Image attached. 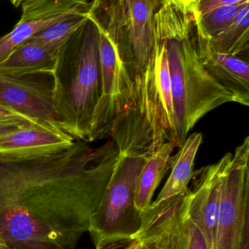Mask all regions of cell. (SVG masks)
Returning <instances> with one entry per match:
<instances>
[{
	"label": "cell",
	"mask_w": 249,
	"mask_h": 249,
	"mask_svg": "<svg viewBox=\"0 0 249 249\" xmlns=\"http://www.w3.org/2000/svg\"><path fill=\"white\" fill-rule=\"evenodd\" d=\"M119 152L75 140L0 152V235L13 249H75L103 198Z\"/></svg>",
	"instance_id": "1"
},
{
	"label": "cell",
	"mask_w": 249,
	"mask_h": 249,
	"mask_svg": "<svg viewBox=\"0 0 249 249\" xmlns=\"http://www.w3.org/2000/svg\"><path fill=\"white\" fill-rule=\"evenodd\" d=\"M153 31L165 41L168 51L176 139L181 147L202 118L233 102V97L200 62L197 49L200 35L193 13L165 0L155 15Z\"/></svg>",
	"instance_id": "2"
},
{
	"label": "cell",
	"mask_w": 249,
	"mask_h": 249,
	"mask_svg": "<svg viewBox=\"0 0 249 249\" xmlns=\"http://www.w3.org/2000/svg\"><path fill=\"white\" fill-rule=\"evenodd\" d=\"M77 35L68 68L57 67L54 85L68 133L76 140L92 142V121L102 94L97 28L89 19Z\"/></svg>",
	"instance_id": "3"
},
{
	"label": "cell",
	"mask_w": 249,
	"mask_h": 249,
	"mask_svg": "<svg viewBox=\"0 0 249 249\" xmlns=\"http://www.w3.org/2000/svg\"><path fill=\"white\" fill-rule=\"evenodd\" d=\"M92 21L97 28L102 94L92 121V139L109 136L114 119L131 103L133 83L124 62L125 29L118 6L98 11Z\"/></svg>",
	"instance_id": "4"
},
{
	"label": "cell",
	"mask_w": 249,
	"mask_h": 249,
	"mask_svg": "<svg viewBox=\"0 0 249 249\" xmlns=\"http://www.w3.org/2000/svg\"><path fill=\"white\" fill-rule=\"evenodd\" d=\"M146 158L118 155L89 233L95 249L124 248L134 242L142 212L134 204L137 178Z\"/></svg>",
	"instance_id": "5"
},
{
	"label": "cell",
	"mask_w": 249,
	"mask_h": 249,
	"mask_svg": "<svg viewBox=\"0 0 249 249\" xmlns=\"http://www.w3.org/2000/svg\"><path fill=\"white\" fill-rule=\"evenodd\" d=\"M109 136L119 155L146 159L165 142H177L156 96L152 63L133 83L131 103L114 119Z\"/></svg>",
	"instance_id": "6"
},
{
	"label": "cell",
	"mask_w": 249,
	"mask_h": 249,
	"mask_svg": "<svg viewBox=\"0 0 249 249\" xmlns=\"http://www.w3.org/2000/svg\"><path fill=\"white\" fill-rule=\"evenodd\" d=\"M45 75L48 74L0 73V106L30 118L41 127L70 135L58 108L54 75L48 80L52 75L42 78Z\"/></svg>",
	"instance_id": "7"
},
{
	"label": "cell",
	"mask_w": 249,
	"mask_h": 249,
	"mask_svg": "<svg viewBox=\"0 0 249 249\" xmlns=\"http://www.w3.org/2000/svg\"><path fill=\"white\" fill-rule=\"evenodd\" d=\"M249 219V136L235 149L222 179L217 249H238Z\"/></svg>",
	"instance_id": "8"
},
{
	"label": "cell",
	"mask_w": 249,
	"mask_h": 249,
	"mask_svg": "<svg viewBox=\"0 0 249 249\" xmlns=\"http://www.w3.org/2000/svg\"><path fill=\"white\" fill-rule=\"evenodd\" d=\"M165 0H120L126 33L124 61L133 83L150 67L153 19Z\"/></svg>",
	"instance_id": "9"
},
{
	"label": "cell",
	"mask_w": 249,
	"mask_h": 249,
	"mask_svg": "<svg viewBox=\"0 0 249 249\" xmlns=\"http://www.w3.org/2000/svg\"><path fill=\"white\" fill-rule=\"evenodd\" d=\"M93 0H26L20 20L0 37V62L33 35L48 29L72 13L89 9Z\"/></svg>",
	"instance_id": "10"
},
{
	"label": "cell",
	"mask_w": 249,
	"mask_h": 249,
	"mask_svg": "<svg viewBox=\"0 0 249 249\" xmlns=\"http://www.w3.org/2000/svg\"><path fill=\"white\" fill-rule=\"evenodd\" d=\"M197 53L206 71L222 87L232 95L233 102L249 105V67L248 61L237 55L215 52L208 48L199 36Z\"/></svg>",
	"instance_id": "11"
},
{
	"label": "cell",
	"mask_w": 249,
	"mask_h": 249,
	"mask_svg": "<svg viewBox=\"0 0 249 249\" xmlns=\"http://www.w3.org/2000/svg\"><path fill=\"white\" fill-rule=\"evenodd\" d=\"M61 53L26 41L0 62V73L12 76L54 75Z\"/></svg>",
	"instance_id": "12"
},
{
	"label": "cell",
	"mask_w": 249,
	"mask_h": 249,
	"mask_svg": "<svg viewBox=\"0 0 249 249\" xmlns=\"http://www.w3.org/2000/svg\"><path fill=\"white\" fill-rule=\"evenodd\" d=\"M203 141L201 133H193L186 139L178 153L169 159L171 175L153 204L170 197L185 194L194 174V159Z\"/></svg>",
	"instance_id": "13"
},
{
	"label": "cell",
	"mask_w": 249,
	"mask_h": 249,
	"mask_svg": "<svg viewBox=\"0 0 249 249\" xmlns=\"http://www.w3.org/2000/svg\"><path fill=\"white\" fill-rule=\"evenodd\" d=\"M75 140L64 132L40 127H24L0 138V152L48 150L67 146Z\"/></svg>",
	"instance_id": "14"
},
{
	"label": "cell",
	"mask_w": 249,
	"mask_h": 249,
	"mask_svg": "<svg viewBox=\"0 0 249 249\" xmlns=\"http://www.w3.org/2000/svg\"><path fill=\"white\" fill-rule=\"evenodd\" d=\"M178 146L175 141L165 142L159 150L146 158L137 178L134 204L140 212L152 204L155 190L169 168V159L174 148Z\"/></svg>",
	"instance_id": "15"
},
{
	"label": "cell",
	"mask_w": 249,
	"mask_h": 249,
	"mask_svg": "<svg viewBox=\"0 0 249 249\" xmlns=\"http://www.w3.org/2000/svg\"><path fill=\"white\" fill-rule=\"evenodd\" d=\"M89 10L90 8L72 13L48 29L33 35L26 41L42 45L57 53H61L72 38L89 20Z\"/></svg>",
	"instance_id": "16"
},
{
	"label": "cell",
	"mask_w": 249,
	"mask_h": 249,
	"mask_svg": "<svg viewBox=\"0 0 249 249\" xmlns=\"http://www.w3.org/2000/svg\"><path fill=\"white\" fill-rule=\"evenodd\" d=\"M209 49L215 52L237 55L249 49V5L244 7L232 24L218 36L206 40Z\"/></svg>",
	"instance_id": "17"
},
{
	"label": "cell",
	"mask_w": 249,
	"mask_h": 249,
	"mask_svg": "<svg viewBox=\"0 0 249 249\" xmlns=\"http://www.w3.org/2000/svg\"><path fill=\"white\" fill-rule=\"evenodd\" d=\"M187 200L178 214L165 225L171 249H208L204 237L187 213Z\"/></svg>",
	"instance_id": "18"
},
{
	"label": "cell",
	"mask_w": 249,
	"mask_h": 249,
	"mask_svg": "<svg viewBox=\"0 0 249 249\" xmlns=\"http://www.w3.org/2000/svg\"><path fill=\"white\" fill-rule=\"evenodd\" d=\"M248 5L249 1L233 5L224 6L195 18L199 35L205 40H209L218 36L232 24L238 13Z\"/></svg>",
	"instance_id": "19"
},
{
	"label": "cell",
	"mask_w": 249,
	"mask_h": 249,
	"mask_svg": "<svg viewBox=\"0 0 249 249\" xmlns=\"http://www.w3.org/2000/svg\"><path fill=\"white\" fill-rule=\"evenodd\" d=\"M137 241L138 242L137 249H171L169 238L165 228Z\"/></svg>",
	"instance_id": "20"
},
{
	"label": "cell",
	"mask_w": 249,
	"mask_h": 249,
	"mask_svg": "<svg viewBox=\"0 0 249 249\" xmlns=\"http://www.w3.org/2000/svg\"><path fill=\"white\" fill-rule=\"evenodd\" d=\"M30 127H42L35 121L23 117L10 118L0 121V138L20 129Z\"/></svg>",
	"instance_id": "21"
},
{
	"label": "cell",
	"mask_w": 249,
	"mask_h": 249,
	"mask_svg": "<svg viewBox=\"0 0 249 249\" xmlns=\"http://www.w3.org/2000/svg\"><path fill=\"white\" fill-rule=\"evenodd\" d=\"M247 1L249 0H200L197 12L194 14V18H197L218 7L233 5Z\"/></svg>",
	"instance_id": "22"
},
{
	"label": "cell",
	"mask_w": 249,
	"mask_h": 249,
	"mask_svg": "<svg viewBox=\"0 0 249 249\" xmlns=\"http://www.w3.org/2000/svg\"><path fill=\"white\" fill-rule=\"evenodd\" d=\"M186 13L195 14L200 0H166Z\"/></svg>",
	"instance_id": "23"
},
{
	"label": "cell",
	"mask_w": 249,
	"mask_h": 249,
	"mask_svg": "<svg viewBox=\"0 0 249 249\" xmlns=\"http://www.w3.org/2000/svg\"><path fill=\"white\" fill-rule=\"evenodd\" d=\"M19 117L27 118V117L24 116V115L18 113L16 111L12 110V109L0 106V121L10 119V118H19ZM29 119H30V118H29Z\"/></svg>",
	"instance_id": "24"
},
{
	"label": "cell",
	"mask_w": 249,
	"mask_h": 249,
	"mask_svg": "<svg viewBox=\"0 0 249 249\" xmlns=\"http://www.w3.org/2000/svg\"><path fill=\"white\" fill-rule=\"evenodd\" d=\"M0 249H13L8 244L4 241V238L0 235Z\"/></svg>",
	"instance_id": "25"
},
{
	"label": "cell",
	"mask_w": 249,
	"mask_h": 249,
	"mask_svg": "<svg viewBox=\"0 0 249 249\" xmlns=\"http://www.w3.org/2000/svg\"><path fill=\"white\" fill-rule=\"evenodd\" d=\"M10 1H11L13 5L19 7V6L21 5L23 1H26V0H10Z\"/></svg>",
	"instance_id": "26"
},
{
	"label": "cell",
	"mask_w": 249,
	"mask_h": 249,
	"mask_svg": "<svg viewBox=\"0 0 249 249\" xmlns=\"http://www.w3.org/2000/svg\"><path fill=\"white\" fill-rule=\"evenodd\" d=\"M137 247V241H134L133 244L127 247V249H136Z\"/></svg>",
	"instance_id": "27"
}]
</instances>
